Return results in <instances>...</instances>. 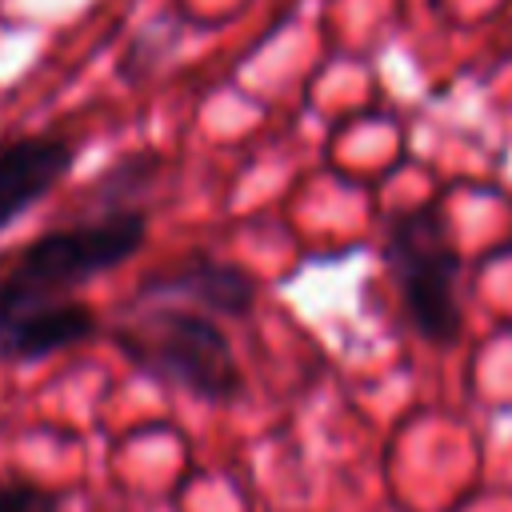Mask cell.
I'll return each mask as SVG.
<instances>
[{
	"label": "cell",
	"instance_id": "cell-4",
	"mask_svg": "<svg viewBox=\"0 0 512 512\" xmlns=\"http://www.w3.org/2000/svg\"><path fill=\"white\" fill-rule=\"evenodd\" d=\"M256 296H260V280L244 264L216 260L208 252H184L176 264L144 276L132 300H176L200 312L244 320L256 308Z\"/></svg>",
	"mask_w": 512,
	"mask_h": 512
},
{
	"label": "cell",
	"instance_id": "cell-7",
	"mask_svg": "<svg viewBox=\"0 0 512 512\" xmlns=\"http://www.w3.org/2000/svg\"><path fill=\"white\" fill-rule=\"evenodd\" d=\"M0 512H60V500L28 480H8L0 484Z\"/></svg>",
	"mask_w": 512,
	"mask_h": 512
},
{
	"label": "cell",
	"instance_id": "cell-2",
	"mask_svg": "<svg viewBox=\"0 0 512 512\" xmlns=\"http://www.w3.org/2000/svg\"><path fill=\"white\" fill-rule=\"evenodd\" d=\"M120 352L152 380L204 404H228L244 392V372L216 320L176 300H132L112 328Z\"/></svg>",
	"mask_w": 512,
	"mask_h": 512
},
{
	"label": "cell",
	"instance_id": "cell-6",
	"mask_svg": "<svg viewBox=\"0 0 512 512\" xmlns=\"http://www.w3.org/2000/svg\"><path fill=\"white\" fill-rule=\"evenodd\" d=\"M160 156H124L112 168L100 172V180L88 184V200L100 208H136V192H148L152 180L160 176Z\"/></svg>",
	"mask_w": 512,
	"mask_h": 512
},
{
	"label": "cell",
	"instance_id": "cell-3",
	"mask_svg": "<svg viewBox=\"0 0 512 512\" xmlns=\"http://www.w3.org/2000/svg\"><path fill=\"white\" fill-rule=\"evenodd\" d=\"M384 264L396 280L404 316L416 336L436 348H452L464 332V312L456 296L464 260L436 200L412 204L392 216L384 236Z\"/></svg>",
	"mask_w": 512,
	"mask_h": 512
},
{
	"label": "cell",
	"instance_id": "cell-1",
	"mask_svg": "<svg viewBox=\"0 0 512 512\" xmlns=\"http://www.w3.org/2000/svg\"><path fill=\"white\" fill-rule=\"evenodd\" d=\"M148 240L144 208H100L24 244L0 272V360L32 364L100 332V316L76 292L128 264Z\"/></svg>",
	"mask_w": 512,
	"mask_h": 512
},
{
	"label": "cell",
	"instance_id": "cell-5",
	"mask_svg": "<svg viewBox=\"0 0 512 512\" xmlns=\"http://www.w3.org/2000/svg\"><path fill=\"white\" fill-rule=\"evenodd\" d=\"M76 164L68 136H16L0 144V232L32 212Z\"/></svg>",
	"mask_w": 512,
	"mask_h": 512
}]
</instances>
